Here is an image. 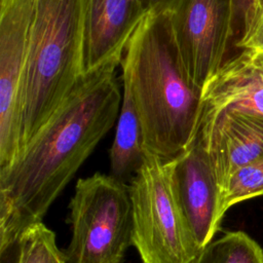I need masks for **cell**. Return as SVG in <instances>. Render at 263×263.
Returning a JSON list of instances; mask_svg holds the SVG:
<instances>
[{
  "label": "cell",
  "instance_id": "277c9868",
  "mask_svg": "<svg viewBox=\"0 0 263 263\" xmlns=\"http://www.w3.org/2000/svg\"><path fill=\"white\" fill-rule=\"evenodd\" d=\"M174 165L145 150L130 179L132 245L144 263H193L200 252L176 196Z\"/></svg>",
  "mask_w": 263,
  "mask_h": 263
},
{
  "label": "cell",
  "instance_id": "7a4b0ae2",
  "mask_svg": "<svg viewBox=\"0 0 263 263\" xmlns=\"http://www.w3.org/2000/svg\"><path fill=\"white\" fill-rule=\"evenodd\" d=\"M120 65L140 117L144 150L164 160L177 158L197 138L202 89L186 70L172 12H149L144 17Z\"/></svg>",
  "mask_w": 263,
  "mask_h": 263
},
{
  "label": "cell",
  "instance_id": "ba28073f",
  "mask_svg": "<svg viewBox=\"0 0 263 263\" xmlns=\"http://www.w3.org/2000/svg\"><path fill=\"white\" fill-rule=\"evenodd\" d=\"M173 182L190 232L201 251L213 240L224 215L221 189L199 135L183 154L175 158Z\"/></svg>",
  "mask_w": 263,
  "mask_h": 263
},
{
  "label": "cell",
  "instance_id": "3957f363",
  "mask_svg": "<svg viewBox=\"0 0 263 263\" xmlns=\"http://www.w3.org/2000/svg\"><path fill=\"white\" fill-rule=\"evenodd\" d=\"M83 31L84 0L35 1L22 89L21 150L83 75Z\"/></svg>",
  "mask_w": 263,
  "mask_h": 263
},
{
  "label": "cell",
  "instance_id": "9c48e42d",
  "mask_svg": "<svg viewBox=\"0 0 263 263\" xmlns=\"http://www.w3.org/2000/svg\"><path fill=\"white\" fill-rule=\"evenodd\" d=\"M147 14L143 0H84L83 74L121 64L127 42Z\"/></svg>",
  "mask_w": 263,
  "mask_h": 263
},
{
  "label": "cell",
  "instance_id": "e0dca14e",
  "mask_svg": "<svg viewBox=\"0 0 263 263\" xmlns=\"http://www.w3.org/2000/svg\"><path fill=\"white\" fill-rule=\"evenodd\" d=\"M234 47L263 53V1L255 9L243 37Z\"/></svg>",
  "mask_w": 263,
  "mask_h": 263
},
{
  "label": "cell",
  "instance_id": "7c38bea8",
  "mask_svg": "<svg viewBox=\"0 0 263 263\" xmlns=\"http://www.w3.org/2000/svg\"><path fill=\"white\" fill-rule=\"evenodd\" d=\"M122 101L116 130L110 148L111 176L125 182L132 179L144 159V141L140 117L132 89L122 79Z\"/></svg>",
  "mask_w": 263,
  "mask_h": 263
},
{
  "label": "cell",
  "instance_id": "30bf717a",
  "mask_svg": "<svg viewBox=\"0 0 263 263\" xmlns=\"http://www.w3.org/2000/svg\"><path fill=\"white\" fill-rule=\"evenodd\" d=\"M198 135L211 158L221 194L234 172L263 157V116L224 110L202 122Z\"/></svg>",
  "mask_w": 263,
  "mask_h": 263
},
{
  "label": "cell",
  "instance_id": "5bb4252c",
  "mask_svg": "<svg viewBox=\"0 0 263 263\" xmlns=\"http://www.w3.org/2000/svg\"><path fill=\"white\" fill-rule=\"evenodd\" d=\"M16 263H67L57 245L54 232L42 221L29 226L17 241Z\"/></svg>",
  "mask_w": 263,
  "mask_h": 263
},
{
  "label": "cell",
  "instance_id": "ac0fdd59",
  "mask_svg": "<svg viewBox=\"0 0 263 263\" xmlns=\"http://www.w3.org/2000/svg\"><path fill=\"white\" fill-rule=\"evenodd\" d=\"M146 9L152 13L173 12L181 0H143Z\"/></svg>",
  "mask_w": 263,
  "mask_h": 263
},
{
  "label": "cell",
  "instance_id": "8992f818",
  "mask_svg": "<svg viewBox=\"0 0 263 263\" xmlns=\"http://www.w3.org/2000/svg\"><path fill=\"white\" fill-rule=\"evenodd\" d=\"M36 0H0V170L21 151L22 89Z\"/></svg>",
  "mask_w": 263,
  "mask_h": 263
},
{
  "label": "cell",
  "instance_id": "52a82bcc",
  "mask_svg": "<svg viewBox=\"0 0 263 263\" xmlns=\"http://www.w3.org/2000/svg\"><path fill=\"white\" fill-rule=\"evenodd\" d=\"M172 22L186 70L202 89L232 45V0H181Z\"/></svg>",
  "mask_w": 263,
  "mask_h": 263
},
{
  "label": "cell",
  "instance_id": "5b68a950",
  "mask_svg": "<svg viewBox=\"0 0 263 263\" xmlns=\"http://www.w3.org/2000/svg\"><path fill=\"white\" fill-rule=\"evenodd\" d=\"M69 208L67 263H121L133 237L128 186L101 173L81 178Z\"/></svg>",
  "mask_w": 263,
  "mask_h": 263
},
{
  "label": "cell",
  "instance_id": "4fadbf2b",
  "mask_svg": "<svg viewBox=\"0 0 263 263\" xmlns=\"http://www.w3.org/2000/svg\"><path fill=\"white\" fill-rule=\"evenodd\" d=\"M193 263H263V250L247 233L232 231L209 242Z\"/></svg>",
  "mask_w": 263,
  "mask_h": 263
},
{
  "label": "cell",
  "instance_id": "8fae6325",
  "mask_svg": "<svg viewBox=\"0 0 263 263\" xmlns=\"http://www.w3.org/2000/svg\"><path fill=\"white\" fill-rule=\"evenodd\" d=\"M200 123L224 110L263 116V53L240 49L202 87Z\"/></svg>",
  "mask_w": 263,
  "mask_h": 263
},
{
  "label": "cell",
  "instance_id": "9a60e30c",
  "mask_svg": "<svg viewBox=\"0 0 263 263\" xmlns=\"http://www.w3.org/2000/svg\"><path fill=\"white\" fill-rule=\"evenodd\" d=\"M263 195V157L234 172L227 180L221 196L222 214L232 205Z\"/></svg>",
  "mask_w": 263,
  "mask_h": 263
},
{
  "label": "cell",
  "instance_id": "2e32d148",
  "mask_svg": "<svg viewBox=\"0 0 263 263\" xmlns=\"http://www.w3.org/2000/svg\"><path fill=\"white\" fill-rule=\"evenodd\" d=\"M263 0H232V45L235 46L243 37L257 6Z\"/></svg>",
  "mask_w": 263,
  "mask_h": 263
},
{
  "label": "cell",
  "instance_id": "6da1fadb",
  "mask_svg": "<svg viewBox=\"0 0 263 263\" xmlns=\"http://www.w3.org/2000/svg\"><path fill=\"white\" fill-rule=\"evenodd\" d=\"M116 62L83 74L62 104L0 170V252L41 222L51 203L117 121L122 93Z\"/></svg>",
  "mask_w": 263,
  "mask_h": 263
}]
</instances>
